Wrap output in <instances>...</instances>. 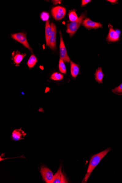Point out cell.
Returning <instances> with one entry per match:
<instances>
[{"instance_id":"23","label":"cell","mask_w":122,"mask_h":183,"mask_svg":"<svg viewBox=\"0 0 122 183\" xmlns=\"http://www.w3.org/2000/svg\"><path fill=\"white\" fill-rule=\"evenodd\" d=\"M108 1L112 3H116L117 2V1H115V0H108Z\"/></svg>"},{"instance_id":"14","label":"cell","mask_w":122,"mask_h":183,"mask_svg":"<svg viewBox=\"0 0 122 183\" xmlns=\"http://www.w3.org/2000/svg\"><path fill=\"white\" fill-rule=\"evenodd\" d=\"M71 64V73L72 77L75 78L78 75L79 71V69L78 66L74 62L71 61L70 62Z\"/></svg>"},{"instance_id":"12","label":"cell","mask_w":122,"mask_h":183,"mask_svg":"<svg viewBox=\"0 0 122 183\" xmlns=\"http://www.w3.org/2000/svg\"><path fill=\"white\" fill-rule=\"evenodd\" d=\"M26 133L21 129L14 130L12 134V139L15 141H18L24 139Z\"/></svg>"},{"instance_id":"19","label":"cell","mask_w":122,"mask_h":183,"mask_svg":"<svg viewBox=\"0 0 122 183\" xmlns=\"http://www.w3.org/2000/svg\"><path fill=\"white\" fill-rule=\"evenodd\" d=\"M59 69L60 72L62 73L66 74V69L64 62L60 58L59 62Z\"/></svg>"},{"instance_id":"15","label":"cell","mask_w":122,"mask_h":183,"mask_svg":"<svg viewBox=\"0 0 122 183\" xmlns=\"http://www.w3.org/2000/svg\"><path fill=\"white\" fill-rule=\"evenodd\" d=\"M95 80L99 84H102L103 79L104 78V74L102 72L101 68L99 67L97 69L95 73Z\"/></svg>"},{"instance_id":"8","label":"cell","mask_w":122,"mask_h":183,"mask_svg":"<svg viewBox=\"0 0 122 183\" xmlns=\"http://www.w3.org/2000/svg\"><path fill=\"white\" fill-rule=\"evenodd\" d=\"M51 27L52 28V32L49 41L48 47L52 50H56V26L54 24L51 23Z\"/></svg>"},{"instance_id":"17","label":"cell","mask_w":122,"mask_h":183,"mask_svg":"<svg viewBox=\"0 0 122 183\" xmlns=\"http://www.w3.org/2000/svg\"><path fill=\"white\" fill-rule=\"evenodd\" d=\"M69 18L70 21L71 22L77 21L78 20L79 18L78 17L75 10L70 11L69 14Z\"/></svg>"},{"instance_id":"11","label":"cell","mask_w":122,"mask_h":183,"mask_svg":"<svg viewBox=\"0 0 122 183\" xmlns=\"http://www.w3.org/2000/svg\"><path fill=\"white\" fill-rule=\"evenodd\" d=\"M26 55V54H21L20 52L18 51L13 52L12 54V59L14 61V64H16V66H18L19 65V64L22 61L25 56Z\"/></svg>"},{"instance_id":"6","label":"cell","mask_w":122,"mask_h":183,"mask_svg":"<svg viewBox=\"0 0 122 183\" xmlns=\"http://www.w3.org/2000/svg\"><path fill=\"white\" fill-rule=\"evenodd\" d=\"M42 176L45 181L47 183H51L53 178V173L50 169L44 166H41L40 171Z\"/></svg>"},{"instance_id":"2","label":"cell","mask_w":122,"mask_h":183,"mask_svg":"<svg viewBox=\"0 0 122 183\" xmlns=\"http://www.w3.org/2000/svg\"><path fill=\"white\" fill-rule=\"evenodd\" d=\"M85 18V15L82 14L79 17L77 21L71 22L67 24V32L69 34L70 36L71 37L77 31L79 27L84 19Z\"/></svg>"},{"instance_id":"5","label":"cell","mask_w":122,"mask_h":183,"mask_svg":"<svg viewBox=\"0 0 122 183\" xmlns=\"http://www.w3.org/2000/svg\"><path fill=\"white\" fill-rule=\"evenodd\" d=\"M51 13L55 19L60 20L63 18L66 14V9L64 7L58 6L53 7Z\"/></svg>"},{"instance_id":"18","label":"cell","mask_w":122,"mask_h":183,"mask_svg":"<svg viewBox=\"0 0 122 183\" xmlns=\"http://www.w3.org/2000/svg\"><path fill=\"white\" fill-rule=\"evenodd\" d=\"M50 78L53 80L60 81L63 79V75L58 73H55L52 75Z\"/></svg>"},{"instance_id":"22","label":"cell","mask_w":122,"mask_h":183,"mask_svg":"<svg viewBox=\"0 0 122 183\" xmlns=\"http://www.w3.org/2000/svg\"><path fill=\"white\" fill-rule=\"evenodd\" d=\"M91 1V0H82V6H84L87 4V3L90 2Z\"/></svg>"},{"instance_id":"10","label":"cell","mask_w":122,"mask_h":183,"mask_svg":"<svg viewBox=\"0 0 122 183\" xmlns=\"http://www.w3.org/2000/svg\"><path fill=\"white\" fill-rule=\"evenodd\" d=\"M119 35L113 29V26L109 24V31L107 37L109 42H116L119 40Z\"/></svg>"},{"instance_id":"13","label":"cell","mask_w":122,"mask_h":183,"mask_svg":"<svg viewBox=\"0 0 122 183\" xmlns=\"http://www.w3.org/2000/svg\"><path fill=\"white\" fill-rule=\"evenodd\" d=\"M52 29L51 25L49 24V20L46 22L45 25V39L47 45L48 46L50 38L52 35Z\"/></svg>"},{"instance_id":"3","label":"cell","mask_w":122,"mask_h":183,"mask_svg":"<svg viewBox=\"0 0 122 183\" xmlns=\"http://www.w3.org/2000/svg\"><path fill=\"white\" fill-rule=\"evenodd\" d=\"M11 37L18 42L20 43L21 44L29 50L32 53V48L30 47L29 44L27 39L26 35L24 33H18L14 34L11 35Z\"/></svg>"},{"instance_id":"7","label":"cell","mask_w":122,"mask_h":183,"mask_svg":"<svg viewBox=\"0 0 122 183\" xmlns=\"http://www.w3.org/2000/svg\"><path fill=\"white\" fill-rule=\"evenodd\" d=\"M68 183L67 179L62 172L61 166L58 169L57 172L55 174L51 183Z\"/></svg>"},{"instance_id":"20","label":"cell","mask_w":122,"mask_h":183,"mask_svg":"<svg viewBox=\"0 0 122 183\" xmlns=\"http://www.w3.org/2000/svg\"><path fill=\"white\" fill-rule=\"evenodd\" d=\"M112 92L119 95H122V83L117 87L112 90Z\"/></svg>"},{"instance_id":"16","label":"cell","mask_w":122,"mask_h":183,"mask_svg":"<svg viewBox=\"0 0 122 183\" xmlns=\"http://www.w3.org/2000/svg\"><path fill=\"white\" fill-rule=\"evenodd\" d=\"M37 60L36 56L34 55L30 56L27 65L30 69L32 68L37 63Z\"/></svg>"},{"instance_id":"21","label":"cell","mask_w":122,"mask_h":183,"mask_svg":"<svg viewBox=\"0 0 122 183\" xmlns=\"http://www.w3.org/2000/svg\"><path fill=\"white\" fill-rule=\"evenodd\" d=\"M40 17L42 20L44 21H47L48 20L49 18V15L48 13L47 12H43L41 13Z\"/></svg>"},{"instance_id":"9","label":"cell","mask_w":122,"mask_h":183,"mask_svg":"<svg viewBox=\"0 0 122 183\" xmlns=\"http://www.w3.org/2000/svg\"><path fill=\"white\" fill-rule=\"evenodd\" d=\"M83 25L86 28L89 29H97L102 27V24L100 23L92 21L90 19L87 18L84 20Z\"/></svg>"},{"instance_id":"4","label":"cell","mask_w":122,"mask_h":183,"mask_svg":"<svg viewBox=\"0 0 122 183\" xmlns=\"http://www.w3.org/2000/svg\"><path fill=\"white\" fill-rule=\"evenodd\" d=\"M60 58L62 59L65 63H69V62H70L71 60L69 56L68 55L66 47L65 46L64 41L63 40L62 35L61 31H60Z\"/></svg>"},{"instance_id":"1","label":"cell","mask_w":122,"mask_h":183,"mask_svg":"<svg viewBox=\"0 0 122 183\" xmlns=\"http://www.w3.org/2000/svg\"><path fill=\"white\" fill-rule=\"evenodd\" d=\"M111 148H109L106 150L98 153L94 155L91 158L87 170V173L85 175L82 183H86L89 180L90 177V176L91 173L94 170L97 166L98 165L101 160L110 151H111Z\"/></svg>"}]
</instances>
